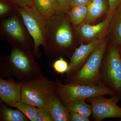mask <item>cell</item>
Instances as JSON below:
<instances>
[{"label": "cell", "mask_w": 121, "mask_h": 121, "mask_svg": "<svg viewBox=\"0 0 121 121\" xmlns=\"http://www.w3.org/2000/svg\"><path fill=\"white\" fill-rule=\"evenodd\" d=\"M47 108L52 121H70L69 112L56 93L52 96Z\"/></svg>", "instance_id": "cell-13"}, {"label": "cell", "mask_w": 121, "mask_h": 121, "mask_svg": "<svg viewBox=\"0 0 121 121\" xmlns=\"http://www.w3.org/2000/svg\"><path fill=\"white\" fill-rule=\"evenodd\" d=\"M16 9L9 3L3 0L0 1V16L1 17L9 16L14 12Z\"/></svg>", "instance_id": "cell-22"}, {"label": "cell", "mask_w": 121, "mask_h": 121, "mask_svg": "<svg viewBox=\"0 0 121 121\" xmlns=\"http://www.w3.org/2000/svg\"><path fill=\"white\" fill-rule=\"evenodd\" d=\"M19 110L31 121H36L37 107L21 101L18 102L11 106Z\"/></svg>", "instance_id": "cell-20"}, {"label": "cell", "mask_w": 121, "mask_h": 121, "mask_svg": "<svg viewBox=\"0 0 121 121\" xmlns=\"http://www.w3.org/2000/svg\"><path fill=\"white\" fill-rule=\"evenodd\" d=\"M107 43L105 40L90 55L82 68L75 74L67 77L64 83L98 86L102 83L100 71Z\"/></svg>", "instance_id": "cell-4"}, {"label": "cell", "mask_w": 121, "mask_h": 121, "mask_svg": "<svg viewBox=\"0 0 121 121\" xmlns=\"http://www.w3.org/2000/svg\"><path fill=\"white\" fill-rule=\"evenodd\" d=\"M65 13L59 11L47 20V29L43 47L46 55L50 58L64 55L69 58L75 50L73 35L70 22Z\"/></svg>", "instance_id": "cell-1"}, {"label": "cell", "mask_w": 121, "mask_h": 121, "mask_svg": "<svg viewBox=\"0 0 121 121\" xmlns=\"http://www.w3.org/2000/svg\"><path fill=\"white\" fill-rule=\"evenodd\" d=\"M70 121H89V118L83 117L81 115L75 112L69 113Z\"/></svg>", "instance_id": "cell-27"}, {"label": "cell", "mask_w": 121, "mask_h": 121, "mask_svg": "<svg viewBox=\"0 0 121 121\" xmlns=\"http://www.w3.org/2000/svg\"><path fill=\"white\" fill-rule=\"evenodd\" d=\"M87 13L84 23L93 22L110 11L106 0H92L87 6Z\"/></svg>", "instance_id": "cell-14"}, {"label": "cell", "mask_w": 121, "mask_h": 121, "mask_svg": "<svg viewBox=\"0 0 121 121\" xmlns=\"http://www.w3.org/2000/svg\"><path fill=\"white\" fill-rule=\"evenodd\" d=\"M110 11L117 10L121 6V0H108Z\"/></svg>", "instance_id": "cell-28"}, {"label": "cell", "mask_w": 121, "mask_h": 121, "mask_svg": "<svg viewBox=\"0 0 121 121\" xmlns=\"http://www.w3.org/2000/svg\"><path fill=\"white\" fill-rule=\"evenodd\" d=\"M119 52H120V55L121 57V46L119 47Z\"/></svg>", "instance_id": "cell-29"}, {"label": "cell", "mask_w": 121, "mask_h": 121, "mask_svg": "<svg viewBox=\"0 0 121 121\" xmlns=\"http://www.w3.org/2000/svg\"><path fill=\"white\" fill-rule=\"evenodd\" d=\"M23 82H16L12 78L6 80L0 78V98L1 101L11 107L21 101V90Z\"/></svg>", "instance_id": "cell-11"}, {"label": "cell", "mask_w": 121, "mask_h": 121, "mask_svg": "<svg viewBox=\"0 0 121 121\" xmlns=\"http://www.w3.org/2000/svg\"><path fill=\"white\" fill-rule=\"evenodd\" d=\"M112 44L121 46V6L115 11L110 24Z\"/></svg>", "instance_id": "cell-17"}, {"label": "cell", "mask_w": 121, "mask_h": 121, "mask_svg": "<svg viewBox=\"0 0 121 121\" xmlns=\"http://www.w3.org/2000/svg\"><path fill=\"white\" fill-rule=\"evenodd\" d=\"M16 9L21 8L25 6H32L31 0H7Z\"/></svg>", "instance_id": "cell-24"}, {"label": "cell", "mask_w": 121, "mask_h": 121, "mask_svg": "<svg viewBox=\"0 0 121 121\" xmlns=\"http://www.w3.org/2000/svg\"><path fill=\"white\" fill-rule=\"evenodd\" d=\"M4 103L0 107V121H28L29 119L18 109L9 108Z\"/></svg>", "instance_id": "cell-16"}, {"label": "cell", "mask_w": 121, "mask_h": 121, "mask_svg": "<svg viewBox=\"0 0 121 121\" xmlns=\"http://www.w3.org/2000/svg\"><path fill=\"white\" fill-rule=\"evenodd\" d=\"M101 82L121 98V57L119 46L112 44L104 61L102 60L100 71Z\"/></svg>", "instance_id": "cell-7"}, {"label": "cell", "mask_w": 121, "mask_h": 121, "mask_svg": "<svg viewBox=\"0 0 121 121\" xmlns=\"http://www.w3.org/2000/svg\"><path fill=\"white\" fill-rule=\"evenodd\" d=\"M56 93L54 80L41 74L36 78L23 83L21 101L36 107L47 108Z\"/></svg>", "instance_id": "cell-3"}, {"label": "cell", "mask_w": 121, "mask_h": 121, "mask_svg": "<svg viewBox=\"0 0 121 121\" xmlns=\"http://www.w3.org/2000/svg\"><path fill=\"white\" fill-rule=\"evenodd\" d=\"M59 11L64 13H68L71 9L70 0H56Z\"/></svg>", "instance_id": "cell-25"}, {"label": "cell", "mask_w": 121, "mask_h": 121, "mask_svg": "<svg viewBox=\"0 0 121 121\" xmlns=\"http://www.w3.org/2000/svg\"><path fill=\"white\" fill-rule=\"evenodd\" d=\"M92 0H70L71 8L73 7L85 6L87 7Z\"/></svg>", "instance_id": "cell-26"}, {"label": "cell", "mask_w": 121, "mask_h": 121, "mask_svg": "<svg viewBox=\"0 0 121 121\" xmlns=\"http://www.w3.org/2000/svg\"><path fill=\"white\" fill-rule=\"evenodd\" d=\"M33 5L43 16L48 19L59 12L56 0H32Z\"/></svg>", "instance_id": "cell-15"}, {"label": "cell", "mask_w": 121, "mask_h": 121, "mask_svg": "<svg viewBox=\"0 0 121 121\" xmlns=\"http://www.w3.org/2000/svg\"><path fill=\"white\" fill-rule=\"evenodd\" d=\"M53 80L56 93L64 105L70 102L95 96L116 95L102 82L98 86H87L63 83L58 79Z\"/></svg>", "instance_id": "cell-5"}, {"label": "cell", "mask_w": 121, "mask_h": 121, "mask_svg": "<svg viewBox=\"0 0 121 121\" xmlns=\"http://www.w3.org/2000/svg\"><path fill=\"white\" fill-rule=\"evenodd\" d=\"M35 58L32 50L12 47L9 55L1 57V78L12 76L23 83L38 78L42 74Z\"/></svg>", "instance_id": "cell-2"}, {"label": "cell", "mask_w": 121, "mask_h": 121, "mask_svg": "<svg viewBox=\"0 0 121 121\" xmlns=\"http://www.w3.org/2000/svg\"><path fill=\"white\" fill-rule=\"evenodd\" d=\"M36 121H52L47 108L44 107H37Z\"/></svg>", "instance_id": "cell-23"}, {"label": "cell", "mask_w": 121, "mask_h": 121, "mask_svg": "<svg viewBox=\"0 0 121 121\" xmlns=\"http://www.w3.org/2000/svg\"><path fill=\"white\" fill-rule=\"evenodd\" d=\"M32 1V0H31Z\"/></svg>", "instance_id": "cell-31"}, {"label": "cell", "mask_w": 121, "mask_h": 121, "mask_svg": "<svg viewBox=\"0 0 121 121\" xmlns=\"http://www.w3.org/2000/svg\"><path fill=\"white\" fill-rule=\"evenodd\" d=\"M86 99H81L70 102L65 105L69 112H75L83 117L89 118L92 114L91 106L86 102Z\"/></svg>", "instance_id": "cell-18"}, {"label": "cell", "mask_w": 121, "mask_h": 121, "mask_svg": "<svg viewBox=\"0 0 121 121\" xmlns=\"http://www.w3.org/2000/svg\"><path fill=\"white\" fill-rule=\"evenodd\" d=\"M115 11H109L105 18L99 23L90 25L83 23L80 25L79 32L81 36L85 40L91 41L100 38L99 36L104 33L111 23Z\"/></svg>", "instance_id": "cell-12"}, {"label": "cell", "mask_w": 121, "mask_h": 121, "mask_svg": "<svg viewBox=\"0 0 121 121\" xmlns=\"http://www.w3.org/2000/svg\"><path fill=\"white\" fill-rule=\"evenodd\" d=\"M69 21L74 25H80L84 22L87 13V7L79 6L71 8L68 13Z\"/></svg>", "instance_id": "cell-19"}, {"label": "cell", "mask_w": 121, "mask_h": 121, "mask_svg": "<svg viewBox=\"0 0 121 121\" xmlns=\"http://www.w3.org/2000/svg\"><path fill=\"white\" fill-rule=\"evenodd\" d=\"M33 40V53L35 58L40 56L39 48L45 41L47 19L43 16L34 6H27L16 9Z\"/></svg>", "instance_id": "cell-8"}, {"label": "cell", "mask_w": 121, "mask_h": 121, "mask_svg": "<svg viewBox=\"0 0 121 121\" xmlns=\"http://www.w3.org/2000/svg\"><path fill=\"white\" fill-rule=\"evenodd\" d=\"M52 66L56 72L62 75L66 73L69 68L67 62L61 58L55 60L52 64Z\"/></svg>", "instance_id": "cell-21"}, {"label": "cell", "mask_w": 121, "mask_h": 121, "mask_svg": "<svg viewBox=\"0 0 121 121\" xmlns=\"http://www.w3.org/2000/svg\"><path fill=\"white\" fill-rule=\"evenodd\" d=\"M104 40L102 38H99L86 44L82 43L76 48L70 58L69 68L66 73L67 77L76 74L84 65L90 55Z\"/></svg>", "instance_id": "cell-10"}, {"label": "cell", "mask_w": 121, "mask_h": 121, "mask_svg": "<svg viewBox=\"0 0 121 121\" xmlns=\"http://www.w3.org/2000/svg\"><path fill=\"white\" fill-rule=\"evenodd\" d=\"M120 121H121V120H120Z\"/></svg>", "instance_id": "cell-30"}, {"label": "cell", "mask_w": 121, "mask_h": 121, "mask_svg": "<svg viewBox=\"0 0 121 121\" xmlns=\"http://www.w3.org/2000/svg\"><path fill=\"white\" fill-rule=\"evenodd\" d=\"M104 95L95 96L86 100L91 106L92 117L95 121H101L109 118H121V107L117 103L121 98L115 95L109 98Z\"/></svg>", "instance_id": "cell-9"}, {"label": "cell", "mask_w": 121, "mask_h": 121, "mask_svg": "<svg viewBox=\"0 0 121 121\" xmlns=\"http://www.w3.org/2000/svg\"><path fill=\"white\" fill-rule=\"evenodd\" d=\"M0 33L12 47L25 48L33 51V40L16 9L1 22Z\"/></svg>", "instance_id": "cell-6"}]
</instances>
